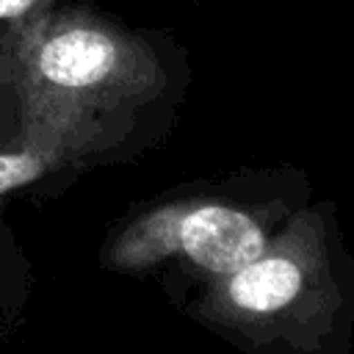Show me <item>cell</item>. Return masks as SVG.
<instances>
[{"instance_id": "5b68a950", "label": "cell", "mask_w": 354, "mask_h": 354, "mask_svg": "<svg viewBox=\"0 0 354 354\" xmlns=\"http://www.w3.org/2000/svg\"><path fill=\"white\" fill-rule=\"evenodd\" d=\"M61 0H0V77L19 39Z\"/></svg>"}, {"instance_id": "6da1fadb", "label": "cell", "mask_w": 354, "mask_h": 354, "mask_svg": "<svg viewBox=\"0 0 354 354\" xmlns=\"http://www.w3.org/2000/svg\"><path fill=\"white\" fill-rule=\"evenodd\" d=\"M0 83L19 97L25 130L66 133L100 160L133 158L171 133L191 61L169 30L61 0L19 39Z\"/></svg>"}, {"instance_id": "7a4b0ae2", "label": "cell", "mask_w": 354, "mask_h": 354, "mask_svg": "<svg viewBox=\"0 0 354 354\" xmlns=\"http://www.w3.org/2000/svg\"><path fill=\"white\" fill-rule=\"evenodd\" d=\"M177 310L238 354H354V254L337 202L313 196L254 260Z\"/></svg>"}, {"instance_id": "277c9868", "label": "cell", "mask_w": 354, "mask_h": 354, "mask_svg": "<svg viewBox=\"0 0 354 354\" xmlns=\"http://www.w3.org/2000/svg\"><path fill=\"white\" fill-rule=\"evenodd\" d=\"M86 160L91 158L83 144H77L72 136L58 130H28V144L17 152H0V194L28 185L47 174L53 166H61L66 160Z\"/></svg>"}, {"instance_id": "8992f818", "label": "cell", "mask_w": 354, "mask_h": 354, "mask_svg": "<svg viewBox=\"0 0 354 354\" xmlns=\"http://www.w3.org/2000/svg\"><path fill=\"white\" fill-rule=\"evenodd\" d=\"M191 3H199V0H191Z\"/></svg>"}, {"instance_id": "3957f363", "label": "cell", "mask_w": 354, "mask_h": 354, "mask_svg": "<svg viewBox=\"0 0 354 354\" xmlns=\"http://www.w3.org/2000/svg\"><path fill=\"white\" fill-rule=\"evenodd\" d=\"M313 196V180L296 163L194 177L119 218L102 246V263L119 274L158 279L177 307L199 285L254 260Z\"/></svg>"}]
</instances>
